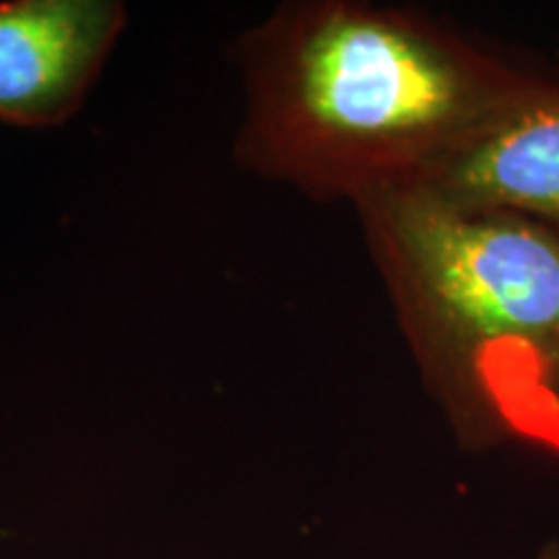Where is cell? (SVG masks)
<instances>
[{
	"instance_id": "4",
	"label": "cell",
	"mask_w": 559,
	"mask_h": 559,
	"mask_svg": "<svg viewBox=\"0 0 559 559\" xmlns=\"http://www.w3.org/2000/svg\"><path fill=\"white\" fill-rule=\"evenodd\" d=\"M415 187L451 207L521 215L559 239V83L536 86Z\"/></svg>"
},
{
	"instance_id": "3",
	"label": "cell",
	"mask_w": 559,
	"mask_h": 559,
	"mask_svg": "<svg viewBox=\"0 0 559 559\" xmlns=\"http://www.w3.org/2000/svg\"><path fill=\"white\" fill-rule=\"evenodd\" d=\"M128 11L117 0L0 3V122L60 128L99 81Z\"/></svg>"
},
{
	"instance_id": "5",
	"label": "cell",
	"mask_w": 559,
	"mask_h": 559,
	"mask_svg": "<svg viewBox=\"0 0 559 559\" xmlns=\"http://www.w3.org/2000/svg\"><path fill=\"white\" fill-rule=\"evenodd\" d=\"M531 559H559V544L551 542L547 547H542Z\"/></svg>"
},
{
	"instance_id": "2",
	"label": "cell",
	"mask_w": 559,
	"mask_h": 559,
	"mask_svg": "<svg viewBox=\"0 0 559 559\" xmlns=\"http://www.w3.org/2000/svg\"><path fill=\"white\" fill-rule=\"evenodd\" d=\"M353 207L419 381L459 443L559 459L557 236L419 187Z\"/></svg>"
},
{
	"instance_id": "1",
	"label": "cell",
	"mask_w": 559,
	"mask_h": 559,
	"mask_svg": "<svg viewBox=\"0 0 559 559\" xmlns=\"http://www.w3.org/2000/svg\"><path fill=\"white\" fill-rule=\"evenodd\" d=\"M243 122L236 160L309 200L349 205L415 187L542 86L423 11L293 0L236 45Z\"/></svg>"
}]
</instances>
